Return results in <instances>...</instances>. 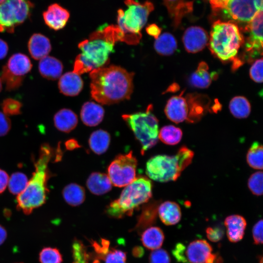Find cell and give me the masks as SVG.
<instances>
[{"label":"cell","mask_w":263,"mask_h":263,"mask_svg":"<svg viewBox=\"0 0 263 263\" xmlns=\"http://www.w3.org/2000/svg\"><path fill=\"white\" fill-rule=\"evenodd\" d=\"M134 73L115 65L103 66L90 73L92 97L103 105H111L130 98Z\"/></svg>","instance_id":"cell-1"},{"label":"cell","mask_w":263,"mask_h":263,"mask_svg":"<svg viewBox=\"0 0 263 263\" xmlns=\"http://www.w3.org/2000/svg\"><path fill=\"white\" fill-rule=\"evenodd\" d=\"M121 39L117 25L102 26L92 33L88 39L78 44L81 53L75 59L74 72L80 75L104 66L115 43Z\"/></svg>","instance_id":"cell-2"},{"label":"cell","mask_w":263,"mask_h":263,"mask_svg":"<svg viewBox=\"0 0 263 263\" xmlns=\"http://www.w3.org/2000/svg\"><path fill=\"white\" fill-rule=\"evenodd\" d=\"M54 150L47 143L40 146L38 159L35 161V170L24 189L17 197V208L26 215L43 205L46 202L49 189L47 181L51 173L48 165L54 156Z\"/></svg>","instance_id":"cell-3"},{"label":"cell","mask_w":263,"mask_h":263,"mask_svg":"<svg viewBox=\"0 0 263 263\" xmlns=\"http://www.w3.org/2000/svg\"><path fill=\"white\" fill-rule=\"evenodd\" d=\"M152 185L144 176H139L125 186L119 197L107 206V215L115 218L132 216L135 210L145 205L152 197Z\"/></svg>","instance_id":"cell-4"},{"label":"cell","mask_w":263,"mask_h":263,"mask_svg":"<svg viewBox=\"0 0 263 263\" xmlns=\"http://www.w3.org/2000/svg\"><path fill=\"white\" fill-rule=\"evenodd\" d=\"M244 40L235 23L218 20L212 26L208 41L209 49L214 56L222 61H235Z\"/></svg>","instance_id":"cell-5"},{"label":"cell","mask_w":263,"mask_h":263,"mask_svg":"<svg viewBox=\"0 0 263 263\" xmlns=\"http://www.w3.org/2000/svg\"><path fill=\"white\" fill-rule=\"evenodd\" d=\"M125 3L127 6L126 10L120 9L117 11L116 25L122 34L121 41L137 44L142 37L140 31L153 10L154 5L149 1L140 3L134 0H126Z\"/></svg>","instance_id":"cell-6"},{"label":"cell","mask_w":263,"mask_h":263,"mask_svg":"<svg viewBox=\"0 0 263 263\" xmlns=\"http://www.w3.org/2000/svg\"><path fill=\"white\" fill-rule=\"evenodd\" d=\"M193 155L192 150L183 146L175 155H155L146 163V174L157 182L175 181L182 171L190 164Z\"/></svg>","instance_id":"cell-7"},{"label":"cell","mask_w":263,"mask_h":263,"mask_svg":"<svg viewBox=\"0 0 263 263\" xmlns=\"http://www.w3.org/2000/svg\"><path fill=\"white\" fill-rule=\"evenodd\" d=\"M152 111V106L150 104L144 112L122 115L123 120L140 144L142 154L154 146L158 141V120Z\"/></svg>","instance_id":"cell-8"},{"label":"cell","mask_w":263,"mask_h":263,"mask_svg":"<svg viewBox=\"0 0 263 263\" xmlns=\"http://www.w3.org/2000/svg\"><path fill=\"white\" fill-rule=\"evenodd\" d=\"M33 7L29 0H6L0 4V32L13 33L30 18Z\"/></svg>","instance_id":"cell-9"},{"label":"cell","mask_w":263,"mask_h":263,"mask_svg":"<svg viewBox=\"0 0 263 263\" xmlns=\"http://www.w3.org/2000/svg\"><path fill=\"white\" fill-rule=\"evenodd\" d=\"M179 95L173 96L168 101L165 108L166 115L171 121L179 123L188 120L193 122V119H199L202 109L199 102L195 101L192 95L188 98Z\"/></svg>","instance_id":"cell-10"},{"label":"cell","mask_w":263,"mask_h":263,"mask_svg":"<svg viewBox=\"0 0 263 263\" xmlns=\"http://www.w3.org/2000/svg\"><path fill=\"white\" fill-rule=\"evenodd\" d=\"M32 68L31 61L27 56L19 53L12 55L3 66L0 76L6 90L11 91L19 88Z\"/></svg>","instance_id":"cell-11"},{"label":"cell","mask_w":263,"mask_h":263,"mask_svg":"<svg viewBox=\"0 0 263 263\" xmlns=\"http://www.w3.org/2000/svg\"><path fill=\"white\" fill-rule=\"evenodd\" d=\"M137 160L132 151L117 155L108 167V175L114 186L125 187L136 178Z\"/></svg>","instance_id":"cell-12"},{"label":"cell","mask_w":263,"mask_h":263,"mask_svg":"<svg viewBox=\"0 0 263 263\" xmlns=\"http://www.w3.org/2000/svg\"><path fill=\"white\" fill-rule=\"evenodd\" d=\"M245 30L248 33L244 40L245 50L251 57L262 54L263 9L260 10L247 23Z\"/></svg>","instance_id":"cell-13"},{"label":"cell","mask_w":263,"mask_h":263,"mask_svg":"<svg viewBox=\"0 0 263 263\" xmlns=\"http://www.w3.org/2000/svg\"><path fill=\"white\" fill-rule=\"evenodd\" d=\"M223 10L228 18L248 23L261 9L255 0H227Z\"/></svg>","instance_id":"cell-14"},{"label":"cell","mask_w":263,"mask_h":263,"mask_svg":"<svg viewBox=\"0 0 263 263\" xmlns=\"http://www.w3.org/2000/svg\"><path fill=\"white\" fill-rule=\"evenodd\" d=\"M186 50L190 53L202 51L208 43L207 32L199 26H191L185 31L182 38Z\"/></svg>","instance_id":"cell-15"},{"label":"cell","mask_w":263,"mask_h":263,"mask_svg":"<svg viewBox=\"0 0 263 263\" xmlns=\"http://www.w3.org/2000/svg\"><path fill=\"white\" fill-rule=\"evenodd\" d=\"M70 15L66 9L56 3L50 5L42 14L45 24L55 31L62 29L65 26Z\"/></svg>","instance_id":"cell-16"},{"label":"cell","mask_w":263,"mask_h":263,"mask_svg":"<svg viewBox=\"0 0 263 263\" xmlns=\"http://www.w3.org/2000/svg\"><path fill=\"white\" fill-rule=\"evenodd\" d=\"M58 89L62 94L66 96L77 95L83 87V81L79 75L73 72L65 73L59 77Z\"/></svg>","instance_id":"cell-17"},{"label":"cell","mask_w":263,"mask_h":263,"mask_svg":"<svg viewBox=\"0 0 263 263\" xmlns=\"http://www.w3.org/2000/svg\"><path fill=\"white\" fill-rule=\"evenodd\" d=\"M211 251L212 247L207 241L195 240L188 245L185 257L189 263H205Z\"/></svg>","instance_id":"cell-18"},{"label":"cell","mask_w":263,"mask_h":263,"mask_svg":"<svg viewBox=\"0 0 263 263\" xmlns=\"http://www.w3.org/2000/svg\"><path fill=\"white\" fill-rule=\"evenodd\" d=\"M27 46L31 56L36 60L47 56L52 49L49 39L39 33H35L31 36Z\"/></svg>","instance_id":"cell-19"},{"label":"cell","mask_w":263,"mask_h":263,"mask_svg":"<svg viewBox=\"0 0 263 263\" xmlns=\"http://www.w3.org/2000/svg\"><path fill=\"white\" fill-rule=\"evenodd\" d=\"M104 110L99 104L94 102H85L82 106L80 117L83 123L89 127L99 124L104 118Z\"/></svg>","instance_id":"cell-20"},{"label":"cell","mask_w":263,"mask_h":263,"mask_svg":"<svg viewBox=\"0 0 263 263\" xmlns=\"http://www.w3.org/2000/svg\"><path fill=\"white\" fill-rule=\"evenodd\" d=\"M38 71L44 78L51 80L59 78L63 71V64L56 58L46 56L40 59L38 63Z\"/></svg>","instance_id":"cell-21"},{"label":"cell","mask_w":263,"mask_h":263,"mask_svg":"<svg viewBox=\"0 0 263 263\" xmlns=\"http://www.w3.org/2000/svg\"><path fill=\"white\" fill-rule=\"evenodd\" d=\"M224 223L229 241L236 243L243 239L246 225V221L243 217L239 215H232L225 219Z\"/></svg>","instance_id":"cell-22"},{"label":"cell","mask_w":263,"mask_h":263,"mask_svg":"<svg viewBox=\"0 0 263 263\" xmlns=\"http://www.w3.org/2000/svg\"><path fill=\"white\" fill-rule=\"evenodd\" d=\"M86 186L91 193L96 195H101L111 190L112 183L107 174L94 172L88 177Z\"/></svg>","instance_id":"cell-23"},{"label":"cell","mask_w":263,"mask_h":263,"mask_svg":"<svg viewBox=\"0 0 263 263\" xmlns=\"http://www.w3.org/2000/svg\"><path fill=\"white\" fill-rule=\"evenodd\" d=\"M53 120L56 128L64 132H69L73 130L78 123L76 114L71 110L66 108L56 112Z\"/></svg>","instance_id":"cell-24"},{"label":"cell","mask_w":263,"mask_h":263,"mask_svg":"<svg viewBox=\"0 0 263 263\" xmlns=\"http://www.w3.org/2000/svg\"><path fill=\"white\" fill-rule=\"evenodd\" d=\"M158 212L161 221L167 225H175L181 220L180 207L174 202H163L159 206Z\"/></svg>","instance_id":"cell-25"},{"label":"cell","mask_w":263,"mask_h":263,"mask_svg":"<svg viewBox=\"0 0 263 263\" xmlns=\"http://www.w3.org/2000/svg\"><path fill=\"white\" fill-rule=\"evenodd\" d=\"M169 13L173 18L175 25H178L184 15L192 10V2L185 0H164Z\"/></svg>","instance_id":"cell-26"},{"label":"cell","mask_w":263,"mask_h":263,"mask_svg":"<svg viewBox=\"0 0 263 263\" xmlns=\"http://www.w3.org/2000/svg\"><path fill=\"white\" fill-rule=\"evenodd\" d=\"M88 142L91 150L95 154L100 155L105 153L108 149L111 136L107 131L97 130L91 133Z\"/></svg>","instance_id":"cell-27"},{"label":"cell","mask_w":263,"mask_h":263,"mask_svg":"<svg viewBox=\"0 0 263 263\" xmlns=\"http://www.w3.org/2000/svg\"><path fill=\"white\" fill-rule=\"evenodd\" d=\"M164 240V234L161 229L157 226H152L146 229L141 236L143 245L150 250L159 249Z\"/></svg>","instance_id":"cell-28"},{"label":"cell","mask_w":263,"mask_h":263,"mask_svg":"<svg viewBox=\"0 0 263 263\" xmlns=\"http://www.w3.org/2000/svg\"><path fill=\"white\" fill-rule=\"evenodd\" d=\"M62 193L65 202L72 206L81 205L85 199L84 188L75 183H71L66 186Z\"/></svg>","instance_id":"cell-29"},{"label":"cell","mask_w":263,"mask_h":263,"mask_svg":"<svg viewBox=\"0 0 263 263\" xmlns=\"http://www.w3.org/2000/svg\"><path fill=\"white\" fill-rule=\"evenodd\" d=\"M177 47L174 37L169 33H164L155 39L154 48L157 53L163 56L172 55Z\"/></svg>","instance_id":"cell-30"},{"label":"cell","mask_w":263,"mask_h":263,"mask_svg":"<svg viewBox=\"0 0 263 263\" xmlns=\"http://www.w3.org/2000/svg\"><path fill=\"white\" fill-rule=\"evenodd\" d=\"M208 69L207 64L204 61H201L190 77V83L194 87L198 88L204 89L208 87L212 79Z\"/></svg>","instance_id":"cell-31"},{"label":"cell","mask_w":263,"mask_h":263,"mask_svg":"<svg viewBox=\"0 0 263 263\" xmlns=\"http://www.w3.org/2000/svg\"><path fill=\"white\" fill-rule=\"evenodd\" d=\"M229 109L232 114L239 119L247 117L251 111L250 103L242 96L233 97L230 101Z\"/></svg>","instance_id":"cell-32"},{"label":"cell","mask_w":263,"mask_h":263,"mask_svg":"<svg viewBox=\"0 0 263 263\" xmlns=\"http://www.w3.org/2000/svg\"><path fill=\"white\" fill-rule=\"evenodd\" d=\"M181 130L173 125H167L162 127L158 133V138L164 143L169 145L178 144L181 140Z\"/></svg>","instance_id":"cell-33"},{"label":"cell","mask_w":263,"mask_h":263,"mask_svg":"<svg viewBox=\"0 0 263 263\" xmlns=\"http://www.w3.org/2000/svg\"><path fill=\"white\" fill-rule=\"evenodd\" d=\"M263 146L258 142H254L249 148L246 155L248 164L257 169H263Z\"/></svg>","instance_id":"cell-34"},{"label":"cell","mask_w":263,"mask_h":263,"mask_svg":"<svg viewBox=\"0 0 263 263\" xmlns=\"http://www.w3.org/2000/svg\"><path fill=\"white\" fill-rule=\"evenodd\" d=\"M28 182V178L24 173L16 172L10 176L7 186L11 193L18 195L24 190Z\"/></svg>","instance_id":"cell-35"},{"label":"cell","mask_w":263,"mask_h":263,"mask_svg":"<svg viewBox=\"0 0 263 263\" xmlns=\"http://www.w3.org/2000/svg\"><path fill=\"white\" fill-rule=\"evenodd\" d=\"M139 215L135 229L142 230L150 225L155 217L156 205L154 204H145Z\"/></svg>","instance_id":"cell-36"},{"label":"cell","mask_w":263,"mask_h":263,"mask_svg":"<svg viewBox=\"0 0 263 263\" xmlns=\"http://www.w3.org/2000/svg\"><path fill=\"white\" fill-rule=\"evenodd\" d=\"M72 263H89V255L83 242L75 238L72 244Z\"/></svg>","instance_id":"cell-37"},{"label":"cell","mask_w":263,"mask_h":263,"mask_svg":"<svg viewBox=\"0 0 263 263\" xmlns=\"http://www.w3.org/2000/svg\"><path fill=\"white\" fill-rule=\"evenodd\" d=\"M39 260L40 263H61L62 257L57 248L47 247L40 252Z\"/></svg>","instance_id":"cell-38"},{"label":"cell","mask_w":263,"mask_h":263,"mask_svg":"<svg viewBox=\"0 0 263 263\" xmlns=\"http://www.w3.org/2000/svg\"><path fill=\"white\" fill-rule=\"evenodd\" d=\"M3 113L8 115H16L21 113L22 104L19 100L7 98L4 99L1 104Z\"/></svg>","instance_id":"cell-39"},{"label":"cell","mask_w":263,"mask_h":263,"mask_svg":"<svg viewBox=\"0 0 263 263\" xmlns=\"http://www.w3.org/2000/svg\"><path fill=\"white\" fill-rule=\"evenodd\" d=\"M100 259H102L104 263H128L126 253L113 248L109 250Z\"/></svg>","instance_id":"cell-40"},{"label":"cell","mask_w":263,"mask_h":263,"mask_svg":"<svg viewBox=\"0 0 263 263\" xmlns=\"http://www.w3.org/2000/svg\"><path fill=\"white\" fill-rule=\"evenodd\" d=\"M263 172L257 171L252 174L248 180V187L254 195L260 196L263 194Z\"/></svg>","instance_id":"cell-41"},{"label":"cell","mask_w":263,"mask_h":263,"mask_svg":"<svg viewBox=\"0 0 263 263\" xmlns=\"http://www.w3.org/2000/svg\"><path fill=\"white\" fill-rule=\"evenodd\" d=\"M149 263H170V257L163 249L153 250L150 255Z\"/></svg>","instance_id":"cell-42"},{"label":"cell","mask_w":263,"mask_h":263,"mask_svg":"<svg viewBox=\"0 0 263 263\" xmlns=\"http://www.w3.org/2000/svg\"><path fill=\"white\" fill-rule=\"evenodd\" d=\"M249 74L251 78L257 83L263 81V59L256 60L251 66Z\"/></svg>","instance_id":"cell-43"},{"label":"cell","mask_w":263,"mask_h":263,"mask_svg":"<svg viewBox=\"0 0 263 263\" xmlns=\"http://www.w3.org/2000/svg\"><path fill=\"white\" fill-rule=\"evenodd\" d=\"M11 128V122L9 118L3 113L0 112V136L6 135Z\"/></svg>","instance_id":"cell-44"},{"label":"cell","mask_w":263,"mask_h":263,"mask_svg":"<svg viewBox=\"0 0 263 263\" xmlns=\"http://www.w3.org/2000/svg\"><path fill=\"white\" fill-rule=\"evenodd\" d=\"M252 234L254 243L256 244H263V220L258 221L252 229Z\"/></svg>","instance_id":"cell-45"},{"label":"cell","mask_w":263,"mask_h":263,"mask_svg":"<svg viewBox=\"0 0 263 263\" xmlns=\"http://www.w3.org/2000/svg\"><path fill=\"white\" fill-rule=\"evenodd\" d=\"M206 233L208 240L213 242L221 240L224 235L223 230L219 227H209L206 229Z\"/></svg>","instance_id":"cell-46"},{"label":"cell","mask_w":263,"mask_h":263,"mask_svg":"<svg viewBox=\"0 0 263 263\" xmlns=\"http://www.w3.org/2000/svg\"><path fill=\"white\" fill-rule=\"evenodd\" d=\"M185 250L186 247L183 244L178 243L176 245L175 248L172 251V254L178 262L183 263H188L185 254H184Z\"/></svg>","instance_id":"cell-47"},{"label":"cell","mask_w":263,"mask_h":263,"mask_svg":"<svg viewBox=\"0 0 263 263\" xmlns=\"http://www.w3.org/2000/svg\"><path fill=\"white\" fill-rule=\"evenodd\" d=\"M9 176L7 173L0 169V194L2 193L8 185Z\"/></svg>","instance_id":"cell-48"},{"label":"cell","mask_w":263,"mask_h":263,"mask_svg":"<svg viewBox=\"0 0 263 263\" xmlns=\"http://www.w3.org/2000/svg\"><path fill=\"white\" fill-rule=\"evenodd\" d=\"M147 33L156 39L160 35L161 29L155 24H151L146 27Z\"/></svg>","instance_id":"cell-49"},{"label":"cell","mask_w":263,"mask_h":263,"mask_svg":"<svg viewBox=\"0 0 263 263\" xmlns=\"http://www.w3.org/2000/svg\"><path fill=\"white\" fill-rule=\"evenodd\" d=\"M212 8L215 11L223 10L227 0H208Z\"/></svg>","instance_id":"cell-50"},{"label":"cell","mask_w":263,"mask_h":263,"mask_svg":"<svg viewBox=\"0 0 263 263\" xmlns=\"http://www.w3.org/2000/svg\"><path fill=\"white\" fill-rule=\"evenodd\" d=\"M8 51L7 43L3 39L0 38V59L4 58Z\"/></svg>","instance_id":"cell-51"},{"label":"cell","mask_w":263,"mask_h":263,"mask_svg":"<svg viewBox=\"0 0 263 263\" xmlns=\"http://www.w3.org/2000/svg\"><path fill=\"white\" fill-rule=\"evenodd\" d=\"M66 148L68 150H73L80 147L76 140L70 139L65 142Z\"/></svg>","instance_id":"cell-52"},{"label":"cell","mask_w":263,"mask_h":263,"mask_svg":"<svg viewBox=\"0 0 263 263\" xmlns=\"http://www.w3.org/2000/svg\"><path fill=\"white\" fill-rule=\"evenodd\" d=\"M222 259L216 254L211 253L207 259L205 263H221Z\"/></svg>","instance_id":"cell-53"},{"label":"cell","mask_w":263,"mask_h":263,"mask_svg":"<svg viewBox=\"0 0 263 263\" xmlns=\"http://www.w3.org/2000/svg\"><path fill=\"white\" fill-rule=\"evenodd\" d=\"M132 253L133 256L140 258L144 255V250L141 246H136L132 249Z\"/></svg>","instance_id":"cell-54"},{"label":"cell","mask_w":263,"mask_h":263,"mask_svg":"<svg viewBox=\"0 0 263 263\" xmlns=\"http://www.w3.org/2000/svg\"><path fill=\"white\" fill-rule=\"evenodd\" d=\"M7 231L5 228L0 225V245L5 241L7 238Z\"/></svg>","instance_id":"cell-55"},{"label":"cell","mask_w":263,"mask_h":263,"mask_svg":"<svg viewBox=\"0 0 263 263\" xmlns=\"http://www.w3.org/2000/svg\"><path fill=\"white\" fill-rule=\"evenodd\" d=\"M258 7L263 9V0H255Z\"/></svg>","instance_id":"cell-56"},{"label":"cell","mask_w":263,"mask_h":263,"mask_svg":"<svg viewBox=\"0 0 263 263\" xmlns=\"http://www.w3.org/2000/svg\"><path fill=\"white\" fill-rule=\"evenodd\" d=\"M2 89V80L1 79V77L0 76V92Z\"/></svg>","instance_id":"cell-57"},{"label":"cell","mask_w":263,"mask_h":263,"mask_svg":"<svg viewBox=\"0 0 263 263\" xmlns=\"http://www.w3.org/2000/svg\"><path fill=\"white\" fill-rule=\"evenodd\" d=\"M6 0H0V4L3 3V2H4Z\"/></svg>","instance_id":"cell-58"},{"label":"cell","mask_w":263,"mask_h":263,"mask_svg":"<svg viewBox=\"0 0 263 263\" xmlns=\"http://www.w3.org/2000/svg\"><path fill=\"white\" fill-rule=\"evenodd\" d=\"M261 260V261H260V263H263V258H262V257H261V260Z\"/></svg>","instance_id":"cell-59"},{"label":"cell","mask_w":263,"mask_h":263,"mask_svg":"<svg viewBox=\"0 0 263 263\" xmlns=\"http://www.w3.org/2000/svg\"></svg>","instance_id":"cell-60"}]
</instances>
